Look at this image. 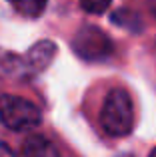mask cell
<instances>
[{
	"label": "cell",
	"instance_id": "6da1fadb",
	"mask_svg": "<svg viewBox=\"0 0 156 157\" xmlns=\"http://www.w3.org/2000/svg\"><path fill=\"white\" fill-rule=\"evenodd\" d=\"M100 125L110 137H124L134 127V104L128 92L114 88L106 94L100 111Z\"/></svg>",
	"mask_w": 156,
	"mask_h": 157
},
{
	"label": "cell",
	"instance_id": "52a82bcc",
	"mask_svg": "<svg viewBox=\"0 0 156 157\" xmlns=\"http://www.w3.org/2000/svg\"><path fill=\"white\" fill-rule=\"evenodd\" d=\"M14 4L16 12H20L26 18H38L44 10H46L48 0H10Z\"/></svg>",
	"mask_w": 156,
	"mask_h": 157
},
{
	"label": "cell",
	"instance_id": "8fae6325",
	"mask_svg": "<svg viewBox=\"0 0 156 157\" xmlns=\"http://www.w3.org/2000/svg\"><path fill=\"white\" fill-rule=\"evenodd\" d=\"M148 157H156V147H154L152 151H150V155H148Z\"/></svg>",
	"mask_w": 156,
	"mask_h": 157
},
{
	"label": "cell",
	"instance_id": "9c48e42d",
	"mask_svg": "<svg viewBox=\"0 0 156 157\" xmlns=\"http://www.w3.org/2000/svg\"><path fill=\"white\" fill-rule=\"evenodd\" d=\"M0 157H14V151L6 145L2 139H0Z\"/></svg>",
	"mask_w": 156,
	"mask_h": 157
},
{
	"label": "cell",
	"instance_id": "7a4b0ae2",
	"mask_svg": "<svg viewBox=\"0 0 156 157\" xmlns=\"http://www.w3.org/2000/svg\"><path fill=\"white\" fill-rule=\"evenodd\" d=\"M42 121L38 105L20 96H0V123L12 131H28Z\"/></svg>",
	"mask_w": 156,
	"mask_h": 157
},
{
	"label": "cell",
	"instance_id": "3957f363",
	"mask_svg": "<svg viewBox=\"0 0 156 157\" xmlns=\"http://www.w3.org/2000/svg\"><path fill=\"white\" fill-rule=\"evenodd\" d=\"M72 50L86 62H102L112 54L114 44L100 28L86 24L72 38Z\"/></svg>",
	"mask_w": 156,
	"mask_h": 157
},
{
	"label": "cell",
	"instance_id": "8992f818",
	"mask_svg": "<svg viewBox=\"0 0 156 157\" xmlns=\"http://www.w3.org/2000/svg\"><path fill=\"white\" fill-rule=\"evenodd\" d=\"M110 20H112L116 26L126 28V30L134 32V34H136V32H140V28H142L140 16H138L136 12L128 10V8H120V10L112 12V14H110Z\"/></svg>",
	"mask_w": 156,
	"mask_h": 157
},
{
	"label": "cell",
	"instance_id": "ba28073f",
	"mask_svg": "<svg viewBox=\"0 0 156 157\" xmlns=\"http://www.w3.org/2000/svg\"><path fill=\"white\" fill-rule=\"evenodd\" d=\"M78 2L82 10H86L88 14H104L112 0H78Z\"/></svg>",
	"mask_w": 156,
	"mask_h": 157
},
{
	"label": "cell",
	"instance_id": "5b68a950",
	"mask_svg": "<svg viewBox=\"0 0 156 157\" xmlns=\"http://www.w3.org/2000/svg\"><path fill=\"white\" fill-rule=\"evenodd\" d=\"M22 157H60V153L44 135H30L22 145Z\"/></svg>",
	"mask_w": 156,
	"mask_h": 157
},
{
	"label": "cell",
	"instance_id": "277c9868",
	"mask_svg": "<svg viewBox=\"0 0 156 157\" xmlns=\"http://www.w3.org/2000/svg\"><path fill=\"white\" fill-rule=\"evenodd\" d=\"M56 56V44L54 42H38L28 50L24 58V64H26V72L28 76H34V74L42 72L48 64L52 62V58Z\"/></svg>",
	"mask_w": 156,
	"mask_h": 157
},
{
	"label": "cell",
	"instance_id": "30bf717a",
	"mask_svg": "<svg viewBox=\"0 0 156 157\" xmlns=\"http://www.w3.org/2000/svg\"><path fill=\"white\" fill-rule=\"evenodd\" d=\"M146 6H148V10L156 16V0H146Z\"/></svg>",
	"mask_w": 156,
	"mask_h": 157
}]
</instances>
